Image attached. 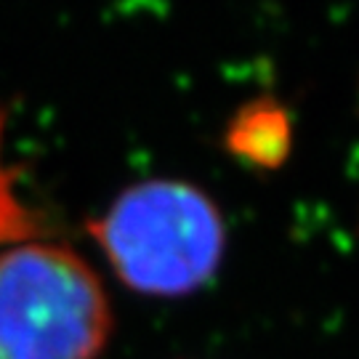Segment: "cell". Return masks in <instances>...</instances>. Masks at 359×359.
<instances>
[{
	"instance_id": "obj_3",
	"label": "cell",
	"mask_w": 359,
	"mask_h": 359,
	"mask_svg": "<svg viewBox=\"0 0 359 359\" xmlns=\"http://www.w3.org/2000/svg\"><path fill=\"white\" fill-rule=\"evenodd\" d=\"M0 147H3V117H0ZM35 231V221L29 216V210L22 205V200L16 197L11 173L3 165V154H0V243L6 240H25Z\"/></svg>"
},
{
	"instance_id": "obj_2",
	"label": "cell",
	"mask_w": 359,
	"mask_h": 359,
	"mask_svg": "<svg viewBox=\"0 0 359 359\" xmlns=\"http://www.w3.org/2000/svg\"><path fill=\"white\" fill-rule=\"evenodd\" d=\"M112 314L75 250L25 243L0 256V359H96Z\"/></svg>"
},
{
	"instance_id": "obj_1",
	"label": "cell",
	"mask_w": 359,
	"mask_h": 359,
	"mask_svg": "<svg viewBox=\"0 0 359 359\" xmlns=\"http://www.w3.org/2000/svg\"><path fill=\"white\" fill-rule=\"evenodd\" d=\"M90 231L123 283L152 295L197 290L224 253L216 205L181 181H147L123 192Z\"/></svg>"
}]
</instances>
